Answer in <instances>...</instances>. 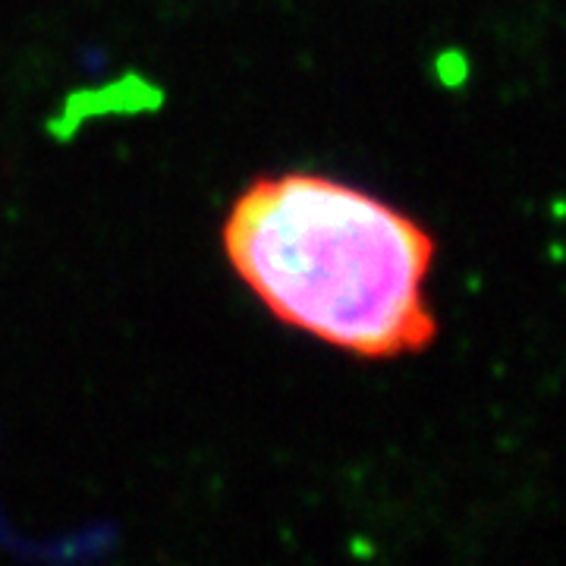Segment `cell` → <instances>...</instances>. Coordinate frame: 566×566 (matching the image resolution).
<instances>
[{"instance_id":"1","label":"cell","mask_w":566,"mask_h":566,"mask_svg":"<svg viewBox=\"0 0 566 566\" xmlns=\"http://www.w3.org/2000/svg\"><path fill=\"white\" fill-rule=\"evenodd\" d=\"M221 240L264 308L324 344L394 359L438 334L424 303L434 240L359 186L296 170L262 177L230 205Z\"/></svg>"}]
</instances>
